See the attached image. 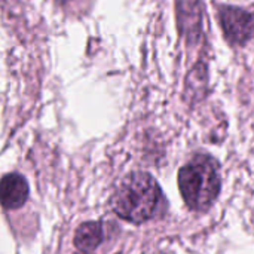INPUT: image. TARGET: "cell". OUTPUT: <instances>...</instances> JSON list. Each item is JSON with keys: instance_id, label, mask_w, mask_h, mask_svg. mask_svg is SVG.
I'll use <instances>...</instances> for the list:
<instances>
[{"instance_id": "obj_1", "label": "cell", "mask_w": 254, "mask_h": 254, "mask_svg": "<svg viewBox=\"0 0 254 254\" xmlns=\"http://www.w3.org/2000/svg\"><path fill=\"white\" fill-rule=\"evenodd\" d=\"M159 199L161 189L152 176L135 173L118 185L112 196V207L119 217L132 223H143L155 214Z\"/></svg>"}, {"instance_id": "obj_2", "label": "cell", "mask_w": 254, "mask_h": 254, "mask_svg": "<svg viewBox=\"0 0 254 254\" xmlns=\"http://www.w3.org/2000/svg\"><path fill=\"white\" fill-rule=\"evenodd\" d=\"M179 188L190 210H207L220 192V177L214 161L198 155L179 173Z\"/></svg>"}, {"instance_id": "obj_3", "label": "cell", "mask_w": 254, "mask_h": 254, "mask_svg": "<svg viewBox=\"0 0 254 254\" xmlns=\"http://www.w3.org/2000/svg\"><path fill=\"white\" fill-rule=\"evenodd\" d=\"M220 25L226 39L234 45H244L253 33V16L235 6H222L219 10Z\"/></svg>"}, {"instance_id": "obj_4", "label": "cell", "mask_w": 254, "mask_h": 254, "mask_svg": "<svg viewBox=\"0 0 254 254\" xmlns=\"http://www.w3.org/2000/svg\"><path fill=\"white\" fill-rule=\"evenodd\" d=\"M28 196L27 182L19 174H7L1 180V205L6 210L22 207Z\"/></svg>"}, {"instance_id": "obj_5", "label": "cell", "mask_w": 254, "mask_h": 254, "mask_svg": "<svg viewBox=\"0 0 254 254\" xmlns=\"http://www.w3.org/2000/svg\"><path fill=\"white\" fill-rule=\"evenodd\" d=\"M103 240V228L97 222L82 223L74 234V246L82 253L95 250Z\"/></svg>"}]
</instances>
